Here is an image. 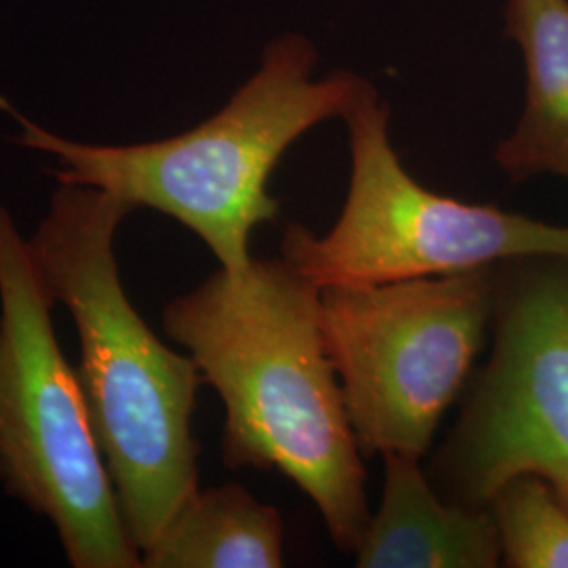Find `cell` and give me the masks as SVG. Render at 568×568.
Masks as SVG:
<instances>
[{
	"instance_id": "1",
	"label": "cell",
	"mask_w": 568,
	"mask_h": 568,
	"mask_svg": "<svg viewBox=\"0 0 568 568\" xmlns=\"http://www.w3.org/2000/svg\"><path fill=\"white\" fill-rule=\"evenodd\" d=\"M318 295L283 257L253 260L244 274L220 267L173 300L163 325L224 403L225 466L281 471L314 501L333 544L354 556L371 520L366 471Z\"/></svg>"
},
{
	"instance_id": "2",
	"label": "cell",
	"mask_w": 568,
	"mask_h": 568,
	"mask_svg": "<svg viewBox=\"0 0 568 568\" xmlns=\"http://www.w3.org/2000/svg\"><path fill=\"white\" fill-rule=\"evenodd\" d=\"M131 211L98 187L60 183L28 246L47 288L74 318L82 394L143 551L199 490L192 413L204 382L194 358L163 344L124 293L114 243Z\"/></svg>"
},
{
	"instance_id": "3",
	"label": "cell",
	"mask_w": 568,
	"mask_h": 568,
	"mask_svg": "<svg viewBox=\"0 0 568 568\" xmlns=\"http://www.w3.org/2000/svg\"><path fill=\"white\" fill-rule=\"evenodd\" d=\"M316 49L284 34L265 49L260 70L224 108L182 135L135 145H91L63 140L28 121L18 143L51 154L58 183L103 190L133 211L145 206L190 227L227 274L251 264V236L278 217L281 203L267 183L284 152L305 133L347 112L373 89L363 77L337 70L314 79Z\"/></svg>"
},
{
	"instance_id": "4",
	"label": "cell",
	"mask_w": 568,
	"mask_h": 568,
	"mask_svg": "<svg viewBox=\"0 0 568 568\" xmlns=\"http://www.w3.org/2000/svg\"><path fill=\"white\" fill-rule=\"evenodd\" d=\"M47 288L0 203V483L51 520L74 568H140L77 371L61 354Z\"/></svg>"
},
{
	"instance_id": "5",
	"label": "cell",
	"mask_w": 568,
	"mask_h": 568,
	"mask_svg": "<svg viewBox=\"0 0 568 568\" xmlns=\"http://www.w3.org/2000/svg\"><path fill=\"white\" fill-rule=\"evenodd\" d=\"M497 265L321 288L323 342L363 455L422 459L432 447L487 342Z\"/></svg>"
},
{
	"instance_id": "6",
	"label": "cell",
	"mask_w": 568,
	"mask_h": 568,
	"mask_svg": "<svg viewBox=\"0 0 568 568\" xmlns=\"http://www.w3.org/2000/svg\"><path fill=\"white\" fill-rule=\"evenodd\" d=\"M344 121L352 169L337 222L325 236L288 224L281 243L284 262L314 286L400 283L528 257L568 260V225L464 203L417 182L392 143L389 108L375 87Z\"/></svg>"
},
{
	"instance_id": "7",
	"label": "cell",
	"mask_w": 568,
	"mask_h": 568,
	"mask_svg": "<svg viewBox=\"0 0 568 568\" xmlns=\"http://www.w3.org/2000/svg\"><path fill=\"white\" fill-rule=\"evenodd\" d=\"M490 333L429 480L450 504L487 509L506 483L537 476L568 509V260L497 265Z\"/></svg>"
},
{
	"instance_id": "8",
	"label": "cell",
	"mask_w": 568,
	"mask_h": 568,
	"mask_svg": "<svg viewBox=\"0 0 568 568\" xmlns=\"http://www.w3.org/2000/svg\"><path fill=\"white\" fill-rule=\"evenodd\" d=\"M382 504L354 551L358 568H497L501 544L493 514L447 501L419 457L384 455Z\"/></svg>"
},
{
	"instance_id": "9",
	"label": "cell",
	"mask_w": 568,
	"mask_h": 568,
	"mask_svg": "<svg viewBox=\"0 0 568 568\" xmlns=\"http://www.w3.org/2000/svg\"><path fill=\"white\" fill-rule=\"evenodd\" d=\"M506 34L525 58V105L495 150L509 182L568 180V0H508Z\"/></svg>"
},
{
	"instance_id": "10",
	"label": "cell",
	"mask_w": 568,
	"mask_h": 568,
	"mask_svg": "<svg viewBox=\"0 0 568 568\" xmlns=\"http://www.w3.org/2000/svg\"><path fill=\"white\" fill-rule=\"evenodd\" d=\"M284 565L281 511L243 485L199 488L150 548L145 568H278Z\"/></svg>"
},
{
	"instance_id": "11",
	"label": "cell",
	"mask_w": 568,
	"mask_h": 568,
	"mask_svg": "<svg viewBox=\"0 0 568 568\" xmlns=\"http://www.w3.org/2000/svg\"><path fill=\"white\" fill-rule=\"evenodd\" d=\"M499 532L501 565L568 568V509L537 476H518L488 501Z\"/></svg>"
}]
</instances>
